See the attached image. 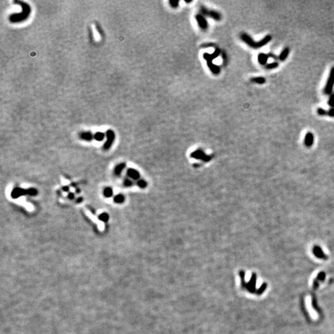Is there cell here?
<instances>
[{
  "instance_id": "24",
  "label": "cell",
  "mask_w": 334,
  "mask_h": 334,
  "mask_svg": "<svg viewBox=\"0 0 334 334\" xmlns=\"http://www.w3.org/2000/svg\"><path fill=\"white\" fill-rule=\"evenodd\" d=\"M169 3H170V5H171V6L172 8H177L178 6H179V3H180V1H175V0H172V1H169Z\"/></svg>"
},
{
  "instance_id": "4",
  "label": "cell",
  "mask_w": 334,
  "mask_h": 334,
  "mask_svg": "<svg viewBox=\"0 0 334 334\" xmlns=\"http://www.w3.org/2000/svg\"><path fill=\"white\" fill-rule=\"evenodd\" d=\"M200 11L201 12V14L203 16L209 17L210 18L214 19L215 20H220L222 19V16L218 11L209 10L204 6H201Z\"/></svg>"
},
{
  "instance_id": "19",
  "label": "cell",
  "mask_w": 334,
  "mask_h": 334,
  "mask_svg": "<svg viewBox=\"0 0 334 334\" xmlns=\"http://www.w3.org/2000/svg\"><path fill=\"white\" fill-rule=\"evenodd\" d=\"M98 219L103 222H107L109 220V215L105 212H104L98 216Z\"/></svg>"
},
{
  "instance_id": "8",
  "label": "cell",
  "mask_w": 334,
  "mask_h": 334,
  "mask_svg": "<svg viewBox=\"0 0 334 334\" xmlns=\"http://www.w3.org/2000/svg\"><path fill=\"white\" fill-rule=\"evenodd\" d=\"M314 141V134L311 132H307L305 137V145L307 147H311L313 146Z\"/></svg>"
},
{
  "instance_id": "16",
  "label": "cell",
  "mask_w": 334,
  "mask_h": 334,
  "mask_svg": "<svg viewBox=\"0 0 334 334\" xmlns=\"http://www.w3.org/2000/svg\"><path fill=\"white\" fill-rule=\"evenodd\" d=\"M265 66L268 70H272V69H274L278 68L279 66V63L278 61H274L270 63H267Z\"/></svg>"
},
{
  "instance_id": "13",
  "label": "cell",
  "mask_w": 334,
  "mask_h": 334,
  "mask_svg": "<svg viewBox=\"0 0 334 334\" xmlns=\"http://www.w3.org/2000/svg\"><path fill=\"white\" fill-rule=\"evenodd\" d=\"M80 137L82 139H83L84 141H90L93 139L94 136L92 134V133H90V132H84V133H82L81 134Z\"/></svg>"
},
{
  "instance_id": "14",
  "label": "cell",
  "mask_w": 334,
  "mask_h": 334,
  "mask_svg": "<svg viewBox=\"0 0 334 334\" xmlns=\"http://www.w3.org/2000/svg\"><path fill=\"white\" fill-rule=\"evenodd\" d=\"M126 166V165L124 163H121L120 165H118L115 168V174L116 175H120L121 174V173L122 172V171L123 170V169Z\"/></svg>"
},
{
  "instance_id": "18",
  "label": "cell",
  "mask_w": 334,
  "mask_h": 334,
  "mask_svg": "<svg viewBox=\"0 0 334 334\" xmlns=\"http://www.w3.org/2000/svg\"><path fill=\"white\" fill-rule=\"evenodd\" d=\"M105 137V134L101 132H98L94 136V138L97 141H102Z\"/></svg>"
},
{
  "instance_id": "5",
  "label": "cell",
  "mask_w": 334,
  "mask_h": 334,
  "mask_svg": "<svg viewBox=\"0 0 334 334\" xmlns=\"http://www.w3.org/2000/svg\"><path fill=\"white\" fill-rule=\"evenodd\" d=\"M115 133L114 132L112 131V130H108L107 132V141L105 142V145H103V148L105 150H108L109 149L113 142L115 141Z\"/></svg>"
},
{
  "instance_id": "25",
  "label": "cell",
  "mask_w": 334,
  "mask_h": 334,
  "mask_svg": "<svg viewBox=\"0 0 334 334\" xmlns=\"http://www.w3.org/2000/svg\"><path fill=\"white\" fill-rule=\"evenodd\" d=\"M327 116L333 118L334 117V108H331L330 109L327 110Z\"/></svg>"
},
{
  "instance_id": "22",
  "label": "cell",
  "mask_w": 334,
  "mask_h": 334,
  "mask_svg": "<svg viewBox=\"0 0 334 334\" xmlns=\"http://www.w3.org/2000/svg\"><path fill=\"white\" fill-rule=\"evenodd\" d=\"M328 105L331 108H334V93H332L328 100Z\"/></svg>"
},
{
  "instance_id": "12",
  "label": "cell",
  "mask_w": 334,
  "mask_h": 334,
  "mask_svg": "<svg viewBox=\"0 0 334 334\" xmlns=\"http://www.w3.org/2000/svg\"><path fill=\"white\" fill-rule=\"evenodd\" d=\"M251 81L254 83L258 84H264L266 82V79L265 77L259 76V77H254L251 78Z\"/></svg>"
},
{
  "instance_id": "23",
  "label": "cell",
  "mask_w": 334,
  "mask_h": 334,
  "mask_svg": "<svg viewBox=\"0 0 334 334\" xmlns=\"http://www.w3.org/2000/svg\"><path fill=\"white\" fill-rule=\"evenodd\" d=\"M27 189H28V195H29V196H36V195L38 194V191L36 189L32 188H29Z\"/></svg>"
},
{
  "instance_id": "10",
  "label": "cell",
  "mask_w": 334,
  "mask_h": 334,
  "mask_svg": "<svg viewBox=\"0 0 334 334\" xmlns=\"http://www.w3.org/2000/svg\"><path fill=\"white\" fill-rule=\"evenodd\" d=\"M268 54H266L264 53H260L258 56V60L259 63L262 65V66H266L267 64V61L268 59Z\"/></svg>"
},
{
  "instance_id": "1",
  "label": "cell",
  "mask_w": 334,
  "mask_h": 334,
  "mask_svg": "<svg viewBox=\"0 0 334 334\" xmlns=\"http://www.w3.org/2000/svg\"><path fill=\"white\" fill-rule=\"evenodd\" d=\"M241 40L245 42L247 45L253 48L254 49L260 48L262 46L266 45L267 43H269L271 40L272 37L270 35H267L263 38L261 39L258 42H255L250 36L246 33H241L240 35Z\"/></svg>"
},
{
  "instance_id": "6",
  "label": "cell",
  "mask_w": 334,
  "mask_h": 334,
  "mask_svg": "<svg viewBox=\"0 0 334 334\" xmlns=\"http://www.w3.org/2000/svg\"><path fill=\"white\" fill-rule=\"evenodd\" d=\"M25 195H28V189L20 188H15L12 191L11 194V196L13 199H17Z\"/></svg>"
},
{
  "instance_id": "11",
  "label": "cell",
  "mask_w": 334,
  "mask_h": 334,
  "mask_svg": "<svg viewBox=\"0 0 334 334\" xmlns=\"http://www.w3.org/2000/svg\"><path fill=\"white\" fill-rule=\"evenodd\" d=\"M313 252L314 254L319 258H322V259H326V255H325L323 253L322 250L321 249V248H320L319 246H316L314 249H313Z\"/></svg>"
},
{
  "instance_id": "2",
  "label": "cell",
  "mask_w": 334,
  "mask_h": 334,
  "mask_svg": "<svg viewBox=\"0 0 334 334\" xmlns=\"http://www.w3.org/2000/svg\"><path fill=\"white\" fill-rule=\"evenodd\" d=\"M14 3L20 4L22 8H23V11H22L21 13L12 14L10 17V20L11 23H19V22L23 21L27 18L30 14V11H31V10H30V7L29 4L20 1H16Z\"/></svg>"
},
{
  "instance_id": "7",
  "label": "cell",
  "mask_w": 334,
  "mask_h": 334,
  "mask_svg": "<svg viewBox=\"0 0 334 334\" xmlns=\"http://www.w3.org/2000/svg\"><path fill=\"white\" fill-rule=\"evenodd\" d=\"M196 19L197 20L198 25L201 29L206 30L208 29V26L209 25H208V23L204 16H203L202 14H197L196 16Z\"/></svg>"
},
{
  "instance_id": "17",
  "label": "cell",
  "mask_w": 334,
  "mask_h": 334,
  "mask_svg": "<svg viewBox=\"0 0 334 334\" xmlns=\"http://www.w3.org/2000/svg\"><path fill=\"white\" fill-rule=\"evenodd\" d=\"M103 195L106 197H110L113 195V190L111 188L107 187L103 190Z\"/></svg>"
},
{
  "instance_id": "26",
  "label": "cell",
  "mask_w": 334,
  "mask_h": 334,
  "mask_svg": "<svg viewBox=\"0 0 334 334\" xmlns=\"http://www.w3.org/2000/svg\"><path fill=\"white\" fill-rule=\"evenodd\" d=\"M268 57H269V58H272L273 59H275V60L279 59V56H277L276 55H275V54H274V53H270L268 54Z\"/></svg>"
},
{
  "instance_id": "30",
  "label": "cell",
  "mask_w": 334,
  "mask_h": 334,
  "mask_svg": "<svg viewBox=\"0 0 334 334\" xmlns=\"http://www.w3.org/2000/svg\"><path fill=\"white\" fill-rule=\"evenodd\" d=\"M82 201V197H79L77 199V203H81Z\"/></svg>"
},
{
  "instance_id": "29",
  "label": "cell",
  "mask_w": 334,
  "mask_h": 334,
  "mask_svg": "<svg viewBox=\"0 0 334 334\" xmlns=\"http://www.w3.org/2000/svg\"><path fill=\"white\" fill-rule=\"evenodd\" d=\"M63 190L65 192H67V191H68L69 188L68 187V186H64V187H63Z\"/></svg>"
},
{
  "instance_id": "20",
  "label": "cell",
  "mask_w": 334,
  "mask_h": 334,
  "mask_svg": "<svg viewBox=\"0 0 334 334\" xmlns=\"http://www.w3.org/2000/svg\"><path fill=\"white\" fill-rule=\"evenodd\" d=\"M113 201L115 202L117 204H121L124 201V197L121 194L116 195V196L114 197Z\"/></svg>"
},
{
  "instance_id": "31",
  "label": "cell",
  "mask_w": 334,
  "mask_h": 334,
  "mask_svg": "<svg viewBox=\"0 0 334 334\" xmlns=\"http://www.w3.org/2000/svg\"><path fill=\"white\" fill-rule=\"evenodd\" d=\"M191 1H185V2H186V3H191Z\"/></svg>"
},
{
  "instance_id": "3",
  "label": "cell",
  "mask_w": 334,
  "mask_h": 334,
  "mask_svg": "<svg viewBox=\"0 0 334 334\" xmlns=\"http://www.w3.org/2000/svg\"><path fill=\"white\" fill-rule=\"evenodd\" d=\"M334 87V66L331 69L326 85L324 89V93L326 95H331Z\"/></svg>"
},
{
  "instance_id": "21",
  "label": "cell",
  "mask_w": 334,
  "mask_h": 334,
  "mask_svg": "<svg viewBox=\"0 0 334 334\" xmlns=\"http://www.w3.org/2000/svg\"><path fill=\"white\" fill-rule=\"evenodd\" d=\"M318 114L320 116H327V110L322 108H318L317 110Z\"/></svg>"
},
{
  "instance_id": "15",
  "label": "cell",
  "mask_w": 334,
  "mask_h": 334,
  "mask_svg": "<svg viewBox=\"0 0 334 334\" xmlns=\"http://www.w3.org/2000/svg\"><path fill=\"white\" fill-rule=\"evenodd\" d=\"M128 175L132 178L133 179H137L139 176V173L135 170H133V169H129L128 170Z\"/></svg>"
},
{
  "instance_id": "9",
  "label": "cell",
  "mask_w": 334,
  "mask_h": 334,
  "mask_svg": "<svg viewBox=\"0 0 334 334\" xmlns=\"http://www.w3.org/2000/svg\"><path fill=\"white\" fill-rule=\"evenodd\" d=\"M290 52V48L288 46L285 47L284 48L281 50L280 55H279V60L280 61H284L288 57L289 54Z\"/></svg>"
},
{
  "instance_id": "28",
  "label": "cell",
  "mask_w": 334,
  "mask_h": 334,
  "mask_svg": "<svg viewBox=\"0 0 334 334\" xmlns=\"http://www.w3.org/2000/svg\"><path fill=\"white\" fill-rule=\"evenodd\" d=\"M68 198L70 199H73L74 198V194L72 193H69V194H68Z\"/></svg>"
},
{
  "instance_id": "27",
  "label": "cell",
  "mask_w": 334,
  "mask_h": 334,
  "mask_svg": "<svg viewBox=\"0 0 334 334\" xmlns=\"http://www.w3.org/2000/svg\"><path fill=\"white\" fill-rule=\"evenodd\" d=\"M124 184H125L126 186H131V181L128 180H126V181H124Z\"/></svg>"
}]
</instances>
